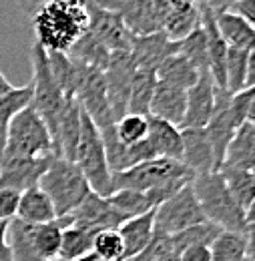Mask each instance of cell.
Listing matches in <instances>:
<instances>
[{"mask_svg": "<svg viewBox=\"0 0 255 261\" xmlns=\"http://www.w3.org/2000/svg\"><path fill=\"white\" fill-rule=\"evenodd\" d=\"M72 219L70 215L57 217L48 223L42 225H32L31 241L34 247V253L40 257V261H53L59 255V245H61V233L66 225H70Z\"/></svg>", "mask_w": 255, "mask_h": 261, "instance_id": "obj_26", "label": "cell"}, {"mask_svg": "<svg viewBox=\"0 0 255 261\" xmlns=\"http://www.w3.org/2000/svg\"><path fill=\"white\" fill-rule=\"evenodd\" d=\"M175 181H193V173L179 159L155 157L139 165H133L121 173L111 175V189H133L141 193H149L161 185ZM111 191V193H113Z\"/></svg>", "mask_w": 255, "mask_h": 261, "instance_id": "obj_4", "label": "cell"}, {"mask_svg": "<svg viewBox=\"0 0 255 261\" xmlns=\"http://www.w3.org/2000/svg\"><path fill=\"white\" fill-rule=\"evenodd\" d=\"M74 100L79 102L83 113L95 123L98 130L115 125V119L107 100L103 70L79 63V85L74 91Z\"/></svg>", "mask_w": 255, "mask_h": 261, "instance_id": "obj_9", "label": "cell"}, {"mask_svg": "<svg viewBox=\"0 0 255 261\" xmlns=\"http://www.w3.org/2000/svg\"><path fill=\"white\" fill-rule=\"evenodd\" d=\"M205 213L193 193L191 183L181 187L177 193L169 199H165L153 209V225L155 231L161 233H179L183 229H189L193 225L205 223Z\"/></svg>", "mask_w": 255, "mask_h": 261, "instance_id": "obj_8", "label": "cell"}, {"mask_svg": "<svg viewBox=\"0 0 255 261\" xmlns=\"http://www.w3.org/2000/svg\"><path fill=\"white\" fill-rule=\"evenodd\" d=\"M89 31L95 34L111 53H115V50H127L129 53V48H131L133 34L129 33L123 18L117 12L98 6L95 0H89Z\"/></svg>", "mask_w": 255, "mask_h": 261, "instance_id": "obj_12", "label": "cell"}, {"mask_svg": "<svg viewBox=\"0 0 255 261\" xmlns=\"http://www.w3.org/2000/svg\"><path fill=\"white\" fill-rule=\"evenodd\" d=\"M38 187L48 195L59 217L72 213L81 201L91 193L87 179L72 161L53 155L46 171L42 173Z\"/></svg>", "mask_w": 255, "mask_h": 261, "instance_id": "obj_3", "label": "cell"}, {"mask_svg": "<svg viewBox=\"0 0 255 261\" xmlns=\"http://www.w3.org/2000/svg\"><path fill=\"white\" fill-rule=\"evenodd\" d=\"M127 157H129V165H139L143 161H149V159H155V151L151 147V143L147 141V137L135 145H127Z\"/></svg>", "mask_w": 255, "mask_h": 261, "instance_id": "obj_42", "label": "cell"}, {"mask_svg": "<svg viewBox=\"0 0 255 261\" xmlns=\"http://www.w3.org/2000/svg\"><path fill=\"white\" fill-rule=\"evenodd\" d=\"M95 2L107 10L117 12L133 36H143L161 31L153 0H95Z\"/></svg>", "mask_w": 255, "mask_h": 261, "instance_id": "obj_14", "label": "cell"}, {"mask_svg": "<svg viewBox=\"0 0 255 261\" xmlns=\"http://www.w3.org/2000/svg\"><path fill=\"white\" fill-rule=\"evenodd\" d=\"M72 163L81 169L91 191H95L103 197L111 195V191H113L111 189V171L107 165L100 130L96 129V125L85 113L81 117V137L76 143Z\"/></svg>", "mask_w": 255, "mask_h": 261, "instance_id": "obj_7", "label": "cell"}, {"mask_svg": "<svg viewBox=\"0 0 255 261\" xmlns=\"http://www.w3.org/2000/svg\"><path fill=\"white\" fill-rule=\"evenodd\" d=\"M221 167H239V169H255V123L245 121L233 133Z\"/></svg>", "mask_w": 255, "mask_h": 261, "instance_id": "obj_21", "label": "cell"}, {"mask_svg": "<svg viewBox=\"0 0 255 261\" xmlns=\"http://www.w3.org/2000/svg\"><path fill=\"white\" fill-rule=\"evenodd\" d=\"M179 261H211V253H209V245H189L185 249L179 251Z\"/></svg>", "mask_w": 255, "mask_h": 261, "instance_id": "obj_43", "label": "cell"}, {"mask_svg": "<svg viewBox=\"0 0 255 261\" xmlns=\"http://www.w3.org/2000/svg\"><path fill=\"white\" fill-rule=\"evenodd\" d=\"M155 74H157V81L175 85V87L187 91V89H191L193 85L197 83L199 74H203V72H199V70H197L187 59H183L181 55L173 53V55H169V57L157 66Z\"/></svg>", "mask_w": 255, "mask_h": 261, "instance_id": "obj_31", "label": "cell"}, {"mask_svg": "<svg viewBox=\"0 0 255 261\" xmlns=\"http://www.w3.org/2000/svg\"><path fill=\"white\" fill-rule=\"evenodd\" d=\"M133 72H135V65H133V59L127 50L111 53L109 65L103 70V76H105L107 100H109L115 121H119L121 117L127 115L129 89H131Z\"/></svg>", "mask_w": 255, "mask_h": 261, "instance_id": "obj_10", "label": "cell"}, {"mask_svg": "<svg viewBox=\"0 0 255 261\" xmlns=\"http://www.w3.org/2000/svg\"><path fill=\"white\" fill-rule=\"evenodd\" d=\"M31 66H32V109L40 115L46 129L50 133V139L55 137L59 117L63 113L64 105L68 98L63 95L59 85L53 79L50 66H48V55L46 50L34 42L31 48Z\"/></svg>", "mask_w": 255, "mask_h": 261, "instance_id": "obj_6", "label": "cell"}, {"mask_svg": "<svg viewBox=\"0 0 255 261\" xmlns=\"http://www.w3.org/2000/svg\"><path fill=\"white\" fill-rule=\"evenodd\" d=\"M12 89V85H10V81L2 74V70H0V95H4L6 91H10Z\"/></svg>", "mask_w": 255, "mask_h": 261, "instance_id": "obj_49", "label": "cell"}, {"mask_svg": "<svg viewBox=\"0 0 255 261\" xmlns=\"http://www.w3.org/2000/svg\"><path fill=\"white\" fill-rule=\"evenodd\" d=\"M241 261H253V255H247V257H243Z\"/></svg>", "mask_w": 255, "mask_h": 261, "instance_id": "obj_52", "label": "cell"}, {"mask_svg": "<svg viewBox=\"0 0 255 261\" xmlns=\"http://www.w3.org/2000/svg\"><path fill=\"white\" fill-rule=\"evenodd\" d=\"M253 50L229 48L225 59V91L235 95L253 87Z\"/></svg>", "mask_w": 255, "mask_h": 261, "instance_id": "obj_20", "label": "cell"}, {"mask_svg": "<svg viewBox=\"0 0 255 261\" xmlns=\"http://www.w3.org/2000/svg\"><path fill=\"white\" fill-rule=\"evenodd\" d=\"M193 193L197 197L205 219L223 231H235L243 235H253V219L237 205V201L225 187L219 171L197 175L191 181Z\"/></svg>", "mask_w": 255, "mask_h": 261, "instance_id": "obj_2", "label": "cell"}, {"mask_svg": "<svg viewBox=\"0 0 255 261\" xmlns=\"http://www.w3.org/2000/svg\"><path fill=\"white\" fill-rule=\"evenodd\" d=\"M233 2L237 0H201V4H205L207 8H211L213 12H219V10H227Z\"/></svg>", "mask_w": 255, "mask_h": 261, "instance_id": "obj_47", "label": "cell"}, {"mask_svg": "<svg viewBox=\"0 0 255 261\" xmlns=\"http://www.w3.org/2000/svg\"><path fill=\"white\" fill-rule=\"evenodd\" d=\"M95 261H98V259H95Z\"/></svg>", "mask_w": 255, "mask_h": 261, "instance_id": "obj_53", "label": "cell"}, {"mask_svg": "<svg viewBox=\"0 0 255 261\" xmlns=\"http://www.w3.org/2000/svg\"><path fill=\"white\" fill-rule=\"evenodd\" d=\"M199 27H201V4L187 10H169V14L161 24V31L171 40H181L183 36H187Z\"/></svg>", "mask_w": 255, "mask_h": 261, "instance_id": "obj_34", "label": "cell"}, {"mask_svg": "<svg viewBox=\"0 0 255 261\" xmlns=\"http://www.w3.org/2000/svg\"><path fill=\"white\" fill-rule=\"evenodd\" d=\"M44 2H46V0H18V4L22 6V10H24L29 16H32Z\"/></svg>", "mask_w": 255, "mask_h": 261, "instance_id": "obj_48", "label": "cell"}, {"mask_svg": "<svg viewBox=\"0 0 255 261\" xmlns=\"http://www.w3.org/2000/svg\"><path fill=\"white\" fill-rule=\"evenodd\" d=\"M109 203L125 217H137V215H143L147 211L153 209L149 197L141 191H133V189H117L113 191L111 195L107 197Z\"/></svg>", "mask_w": 255, "mask_h": 261, "instance_id": "obj_36", "label": "cell"}, {"mask_svg": "<svg viewBox=\"0 0 255 261\" xmlns=\"http://www.w3.org/2000/svg\"><path fill=\"white\" fill-rule=\"evenodd\" d=\"M16 217L31 223V225H42V223H48V221L57 219L59 215H57L55 205L48 199V195L36 185V187H31V189L20 193Z\"/></svg>", "mask_w": 255, "mask_h": 261, "instance_id": "obj_27", "label": "cell"}, {"mask_svg": "<svg viewBox=\"0 0 255 261\" xmlns=\"http://www.w3.org/2000/svg\"><path fill=\"white\" fill-rule=\"evenodd\" d=\"M149 129V115H133L127 113L119 121H115V133L121 143L125 145H135L147 137Z\"/></svg>", "mask_w": 255, "mask_h": 261, "instance_id": "obj_39", "label": "cell"}, {"mask_svg": "<svg viewBox=\"0 0 255 261\" xmlns=\"http://www.w3.org/2000/svg\"><path fill=\"white\" fill-rule=\"evenodd\" d=\"M155 85H157L155 70L135 68L133 79H131V89H129L127 113H133V115H149V107H151V98H153Z\"/></svg>", "mask_w": 255, "mask_h": 261, "instance_id": "obj_30", "label": "cell"}, {"mask_svg": "<svg viewBox=\"0 0 255 261\" xmlns=\"http://www.w3.org/2000/svg\"><path fill=\"white\" fill-rule=\"evenodd\" d=\"M48 66L55 83L63 91L66 98H74V91L79 85V63H74L66 53H46Z\"/></svg>", "mask_w": 255, "mask_h": 261, "instance_id": "obj_33", "label": "cell"}, {"mask_svg": "<svg viewBox=\"0 0 255 261\" xmlns=\"http://www.w3.org/2000/svg\"><path fill=\"white\" fill-rule=\"evenodd\" d=\"M225 181L227 191L237 201V205L247 213V217L253 219V203H255V173L251 169H239V167H219Z\"/></svg>", "mask_w": 255, "mask_h": 261, "instance_id": "obj_23", "label": "cell"}, {"mask_svg": "<svg viewBox=\"0 0 255 261\" xmlns=\"http://www.w3.org/2000/svg\"><path fill=\"white\" fill-rule=\"evenodd\" d=\"M55 155L53 139L40 115L29 105L6 125L4 157H46Z\"/></svg>", "mask_w": 255, "mask_h": 261, "instance_id": "obj_5", "label": "cell"}, {"mask_svg": "<svg viewBox=\"0 0 255 261\" xmlns=\"http://www.w3.org/2000/svg\"><path fill=\"white\" fill-rule=\"evenodd\" d=\"M6 233H8V221H0V261H12Z\"/></svg>", "mask_w": 255, "mask_h": 261, "instance_id": "obj_45", "label": "cell"}, {"mask_svg": "<svg viewBox=\"0 0 255 261\" xmlns=\"http://www.w3.org/2000/svg\"><path fill=\"white\" fill-rule=\"evenodd\" d=\"M68 215L72 219V225L87 229L91 233H98L103 229H119L123 221H127V217L121 215L109 203L107 197L98 195L95 191H91L81 201V205Z\"/></svg>", "mask_w": 255, "mask_h": 261, "instance_id": "obj_11", "label": "cell"}, {"mask_svg": "<svg viewBox=\"0 0 255 261\" xmlns=\"http://www.w3.org/2000/svg\"><path fill=\"white\" fill-rule=\"evenodd\" d=\"M53 155L46 157H2L0 163V187L14 191H27L36 187L42 173L50 163Z\"/></svg>", "mask_w": 255, "mask_h": 261, "instance_id": "obj_13", "label": "cell"}, {"mask_svg": "<svg viewBox=\"0 0 255 261\" xmlns=\"http://www.w3.org/2000/svg\"><path fill=\"white\" fill-rule=\"evenodd\" d=\"M147 141L151 143L153 151L157 157L165 159H179L181 161V151H183V141H181V129L161 121L157 117L149 115V129H147Z\"/></svg>", "mask_w": 255, "mask_h": 261, "instance_id": "obj_24", "label": "cell"}, {"mask_svg": "<svg viewBox=\"0 0 255 261\" xmlns=\"http://www.w3.org/2000/svg\"><path fill=\"white\" fill-rule=\"evenodd\" d=\"M32 100V85L24 87H12L10 91H6L4 95H0V125H8V121L20 113L22 109H27Z\"/></svg>", "mask_w": 255, "mask_h": 261, "instance_id": "obj_38", "label": "cell"}, {"mask_svg": "<svg viewBox=\"0 0 255 261\" xmlns=\"http://www.w3.org/2000/svg\"><path fill=\"white\" fill-rule=\"evenodd\" d=\"M181 141H183L181 163L191 171L193 177L217 171L213 147L207 139L205 129H181Z\"/></svg>", "mask_w": 255, "mask_h": 261, "instance_id": "obj_17", "label": "cell"}, {"mask_svg": "<svg viewBox=\"0 0 255 261\" xmlns=\"http://www.w3.org/2000/svg\"><path fill=\"white\" fill-rule=\"evenodd\" d=\"M175 53L187 59L199 72H209L207 68V46H205V33L203 29H195L193 33L183 36L181 40H175Z\"/></svg>", "mask_w": 255, "mask_h": 261, "instance_id": "obj_35", "label": "cell"}, {"mask_svg": "<svg viewBox=\"0 0 255 261\" xmlns=\"http://www.w3.org/2000/svg\"><path fill=\"white\" fill-rule=\"evenodd\" d=\"M93 237L95 233L76 225H66L61 233L59 259H83L93 253Z\"/></svg>", "mask_w": 255, "mask_h": 261, "instance_id": "obj_32", "label": "cell"}, {"mask_svg": "<svg viewBox=\"0 0 255 261\" xmlns=\"http://www.w3.org/2000/svg\"><path fill=\"white\" fill-rule=\"evenodd\" d=\"M215 14V24L217 31L225 40L229 48H239V50H253L255 46V29L241 16L229 12V10H219Z\"/></svg>", "mask_w": 255, "mask_h": 261, "instance_id": "obj_22", "label": "cell"}, {"mask_svg": "<svg viewBox=\"0 0 255 261\" xmlns=\"http://www.w3.org/2000/svg\"><path fill=\"white\" fill-rule=\"evenodd\" d=\"M185 102H187L185 89L157 81L153 98H151V107H149V115L179 127L185 115Z\"/></svg>", "mask_w": 255, "mask_h": 261, "instance_id": "obj_19", "label": "cell"}, {"mask_svg": "<svg viewBox=\"0 0 255 261\" xmlns=\"http://www.w3.org/2000/svg\"><path fill=\"white\" fill-rule=\"evenodd\" d=\"M211 261H241L253 255V235H243L235 231H219L209 243Z\"/></svg>", "mask_w": 255, "mask_h": 261, "instance_id": "obj_28", "label": "cell"}, {"mask_svg": "<svg viewBox=\"0 0 255 261\" xmlns=\"http://www.w3.org/2000/svg\"><path fill=\"white\" fill-rule=\"evenodd\" d=\"M165 2L169 4V10H187L201 4V0H165Z\"/></svg>", "mask_w": 255, "mask_h": 261, "instance_id": "obj_46", "label": "cell"}, {"mask_svg": "<svg viewBox=\"0 0 255 261\" xmlns=\"http://www.w3.org/2000/svg\"><path fill=\"white\" fill-rule=\"evenodd\" d=\"M81 117H83V109L74 98H68L59 117L57 130L53 137V151L57 157H63L68 161L74 159L76 143L81 137Z\"/></svg>", "mask_w": 255, "mask_h": 261, "instance_id": "obj_18", "label": "cell"}, {"mask_svg": "<svg viewBox=\"0 0 255 261\" xmlns=\"http://www.w3.org/2000/svg\"><path fill=\"white\" fill-rule=\"evenodd\" d=\"M119 233H121V239H123V245H125V259L127 261L131 257H135L137 253H141L153 233H155V225H153V209L143 213V215H137V217H129L127 221H123L119 225Z\"/></svg>", "mask_w": 255, "mask_h": 261, "instance_id": "obj_25", "label": "cell"}, {"mask_svg": "<svg viewBox=\"0 0 255 261\" xmlns=\"http://www.w3.org/2000/svg\"><path fill=\"white\" fill-rule=\"evenodd\" d=\"M227 10L233 12V14H237V16H241V18L247 20L249 24L255 22V0H237V2H233Z\"/></svg>", "mask_w": 255, "mask_h": 261, "instance_id": "obj_44", "label": "cell"}, {"mask_svg": "<svg viewBox=\"0 0 255 261\" xmlns=\"http://www.w3.org/2000/svg\"><path fill=\"white\" fill-rule=\"evenodd\" d=\"M53 261H95V255L91 253V255H87V257H83V259H59V257H57V259H53Z\"/></svg>", "mask_w": 255, "mask_h": 261, "instance_id": "obj_51", "label": "cell"}, {"mask_svg": "<svg viewBox=\"0 0 255 261\" xmlns=\"http://www.w3.org/2000/svg\"><path fill=\"white\" fill-rule=\"evenodd\" d=\"M93 255L98 261H123L125 245L119 229H103L93 237Z\"/></svg>", "mask_w": 255, "mask_h": 261, "instance_id": "obj_37", "label": "cell"}, {"mask_svg": "<svg viewBox=\"0 0 255 261\" xmlns=\"http://www.w3.org/2000/svg\"><path fill=\"white\" fill-rule=\"evenodd\" d=\"M175 40H171L163 31L143 36H133L129 55L133 59L135 68H147V70H157V66L175 53Z\"/></svg>", "mask_w": 255, "mask_h": 261, "instance_id": "obj_16", "label": "cell"}, {"mask_svg": "<svg viewBox=\"0 0 255 261\" xmlns=\"http://www.w3.org/2000/svg\"><path fill=\"white\" fill-rule=\"evenodd\" d=\"M18 201H20V191L0 187V221H10L16 217Z\"/></svg>", "mask_w": 255, "mask_h": 261, "instance_id": "obj_41", "label": "cell"}, {"mask_svg": "<svg viewBox=\"0 0 255 261\" xmlns=\"http://www.w3.org/2000/svg\"><path fill=\"white\" fill-rule=\"evenodd\" d=\"M253 87L229 95V115L237 127H241L245 121H253Z\"/></svg>", "mask_w": 255, "mask_h": 261, "instance_id": "obj_40", "label": "cell"}, {"mask_svg": "<svg viewBox=\"0 0 255 261\" xmlns=\"http://www.w3.org/2000/svg\"><path fill=\"white\" fill-rule=\"evenodd\" d=\"M89 29V0H46L32 14L36 42L46 53H68Z\"/></svg>", "mask_w": 255, "mask_h": 261, "instance_id": "obj_1", "label": "cell"}, {"mask_svg": "<svg viewBox=\"0 0 255 261\" xmlns=\"http://www.w3.org/2000/svg\"><path fill=\"white\" fill-rule=\"evenodd\" d=\"M215 83L211 81L209 72L199 74L197 83L191 89H187V102H185V115L179 125V129H205L213 105H215Z\"/></svg>", "mask_w": 255, "mask_h": 261, "instance_id": "obj_15", "label": "cell"}, {"mask_svg": "<svg viewBox=\"0 0 255 261\" xmlns=\"http://www.w3.org/2000/svg\"><path fill=\"white\" fill-rule=\"evenodd\" d=\"M157 261H179V255L177 253H169V255H165V257H161Z\"/></svg>", "mask_w": 255, "mask_h": 261, "instance_id": "obj_50", "label": "cell"}, {"mask_svg": "<svg viewBox=\"0 0 255 261\" xmlns=\"http://www.w3.org/2000/svg\"><path fill=\"white\" fill-rule=\"evenodd\" d=\"M66 55L74 63H81V65L85 66H93V68H98V70H105L107 65H109L111 50L87 29L85 33L79 36V40L68 48Z\"/></svg>", "mask_w": 255, "mask_h": 261, "instance_id": "obj_29", "label": "cell"}]
</instances>
